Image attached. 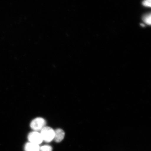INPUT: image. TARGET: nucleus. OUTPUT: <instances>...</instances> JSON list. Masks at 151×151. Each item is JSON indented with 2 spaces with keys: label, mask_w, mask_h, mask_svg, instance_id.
<instances>
[{
  "label": "nucleus",
  "mask_w": 151,
  "mask_h": 151,
  "mask_svg": "<svg viewBox=\"0 0 151 151\" xmlns=\"http://www.w3.org/2000/svg\"><path fill=\"white\" fill-rule=\"evenodd\" d=\"M43 140L50 142L54 139L55 131L52 128L45 127L41 130L40 133Z\"/></svg>",
  "instance_id": "nucleus-1"
},
{
  "label": "nucleus",
  "mask_w": 151,
  "mask_h": 151,
  "mask_svg": "<svg viewBox=\"0 0 151 151\" xmlns=\"http://www.w3.org/2000/svg\"><path fill=\"white\" fill-rule=\"evenodd\" d=\"M46 121L42 118H37L34 119L31 122V127L35 131L42 130L45 127Z\"/></svg>",
  "instance_id": "nucleus-2"
},
{
  "label": "nucleus",
  "mask_w": 151,
  "mask_h": 151,
  "mask_svg": "<svg viewBox=\"0 0 151 151\" xmlns=\"http://www.w3.org/2000/svg\"><path fill=\"white\" fill-rule=\"evenodd\" d=\"M28 139L30 142L39 145L43 141L40 133L37 132H31L28 135Z\"/></svg>",
  "instance_id": "nucleus-3"
},
{
  "label": "nucleus",
  "mask_w": 151,
  "mask_h": 151,
  "mask_svg": "<svg viewBox=\"0 0 151 151\" xmlns=\"http://www.w3.org/2000/svg\"><path fill=\"white\" fill-rule=\"evenodd\" d=\"M65 136V133L63 130L58 129L55 131L54 140L57 142H60L63 140Z\"/></svg>",
  "instance_id": "nucleus-4"
},
{
  "label": "nucleus",
  "mask_w": 151,
  "mask_h": 151,
  "mask_svg": "<svg viewBox=\"0 0 151 151\" xmlns=\"http://www.w3.org/2000/svg\"><path fill=\"white\" fill-rule=\"evenodd\" d=\"M26 151H39L40 148L39 145L31 142L27 143L24 147Z\"/></svg>",
  "instance_id": "nucleus-5"
},
{
  "label": "nucleus",
  "mask_w": 151,
  "mask_h": 151,
  "mask_svg": "<svg viewBox=\"0 0 151 151\" xmlns=\"http://www.w3.org/2000/svg\"><path fill=\"white\" fill-rule=\"evenodd\" d=\"M143 20L147 24L151 25V13L145 15L143 17Z\"/></svg>",
  "instance_id": "nucleus-6"
},
{
  "label": "nucleus",
  "mask_w": 151,
  "mask_h": 151,
  "mask_svg": "<svg viewBox=\"0 0 151 151\" xmlns=\"http://www.w3.org/2000/svg\"><path fill=\"white\" fill-rule=\"evenodd\" d=\"M41 151H52V148L49 145H45L41 147L40 148Z\"/></svg>",
  "instance_id": "nucleus-7"
},
{
  "label": "nucleus",
  "mask_w": 151,
  "mask_h": 151,
  "mask_svg": "<svg viewBox=\"0 0 151 151\" xmlns=\"http://www.w3.org/2000/svg\"><path fill=\"white\" fill-rule=\"evenodd\" d=\"M142 4L145 6L151 7V0H144Z\"/></svg>",
  "instance_id": "nucleus-8"
},
{
  "label": "nucleus",
  "mask_w": 151,
  "mask_h": 151,
  "mask_svg": "<svg viewBox=\"0 0 151 151\" xmlns=\"http://www.w3.org/2000/svg\"><path fill=\"white\" fill-rule=\"evenodd\" d=\"M141 26H143V27H144V26H145L144 24H141Z\"/></svg>",
  "instance_id": "nucleus-9"
}]
</instances>
